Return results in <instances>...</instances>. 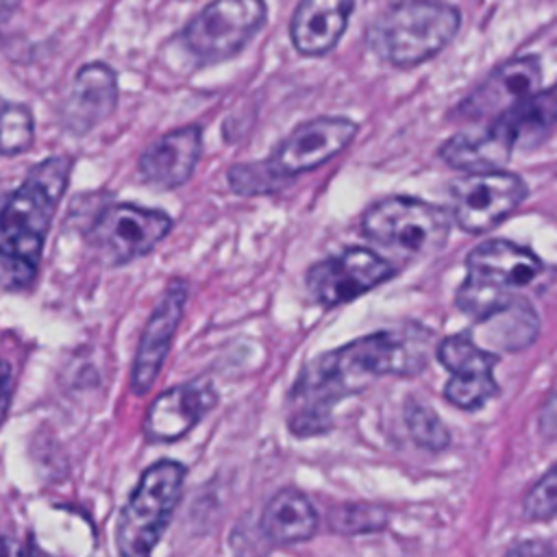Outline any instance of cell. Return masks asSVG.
I'll return each instance as SVG.
<instances>
[{
    "label": "cell",
    "instance_id": "19",
    "mask_svg": "<svg viewBox=\"0 0 557 557\" xmlns=\"http://www.w3.org/2000/svg\"><path fill=\"white\" fill-rule=\"evenodd\" d=\"M476 344L494 350H522L537 339L540 318L524 296H513L505 305L474 320Z\"/></svg>",
    "mask_w": 557,
    "mask_h": 557
},
{
    "label": "cell",
    "instance_id": "27",
    "mask_svg": "<svg viewBox=\"0 0 557 557\" xmlns=\"http://www.w3.org/2000/svg\"><path fill=\"white\" fill-rule=\"evenodd\" d=\"M13 370L7 361H0V424L7 418L9 405H11V396H13Z\"/></svg>",
    "mask_w": 557,
    "mask_h": 557
},
{
    "label": "cell",
    "instance_id": "24",
    "mask_svg": "<svg viewBox=\"0 0 557 557\" xmlns=\"http://www.w3.org/2000/svg\"><path fill=\"white\" fill-rule=\"evenodd\" d=\"M228 185L235 194L242 196H257V194H274L283 189L289 181L276 174V170L270 165L268 159L261 161H248V163H235L231 165Z\"/></svg>",
    "mask_w": 557,
    "mask_h": 557
},
{
    "label": "cell",
    "instance_id": "22",
    "mask_svg": "<svg viewBox=\"0 0 557 557\" xmlns=\"http://www.w3.org/2000/svg\"><path fill=\"white\" fill-rule=\"evenodd\" d=\"M35 141V120L26 104L0 100V157L26 152Z\"/></svg>",
    "mask_w": 557,
    "mask_h": 557
},
{
    "label": "cell",
    "instance_id": "14",
    "mask_svg": "<svg viewBox=\"0 0 557 557\" xmlns=\"http://www.w3.org/2000/svg\"><path fill=\"white\" fill-rule=\"evenodd\" d=\"M185 302L187 285L183 281H172L141 331V339L131 372L133 394L144 396L159 376L161 366L170 352L172 339L176 335V329L181 324Z\"/></svg>",
    "mask_w": 557,
    "mask_h": 557
},
{
    "label": "cell",
    "instance_id": "21",
    "mask_svg": "<svg viewBox=\"0 0 557 557\" xmlns=\"http://www.w3.org/2000/svg\"><path fill=\"white\" fill-rule=\"evenodd\" d=\"M405 424L411 440L429 453H442L450 446V433L437 411L416 398H407L405 403Z\"/></svg>",
    "mask_w": 557,
    "mask_h": 557
},
{
    "label": "cell",
    "instance_id": "15",
    "mask_svg": "<svg viewBox=\"0 0 557 557\" xmlns=\"http://www.w3.org/2000/svg\"><path fill=\"white\" fill-rule=\"evenodd\" d=\"M218 403V394L207 381H189L161 392L146 411L141 431L148 442H174L189 433L200 418Z\"/></svg>",
    "mask_w": 557,
    "mask_h": 557
},
{
    "label": "cell",
    "instance_id": "16",
    "mask_svg": "<svg viewBox=\"0 0 557 557\" xmlns=\"http://www.w3.org/2000/svg\"><path fill=\"white\" fill-rule=\"evenodd\" d=\"M117 104V76L102 61L83 65L61 107V124L72 135H87L104 122Z\"/></svg>",
    "mask_w": 557,
    "mask_h": 557
},
{
    "label": "cell",
    "instance_id": "25",
    "mask_svg": "<svg viewBox=\"0 0 557 557\" xmlns=\"http://www.w3.org/2000/svg\"><path fill=\"white\" fill-rule=\"evenodd\" d=\"M522 518L529 522L557 518V463L527 490L522 498Z\"/></svg>",
    "mask_w": 557,
    "mask_h": 557
},
{
    "label": "cell",
    "instance_id": "4",
    "mask_svg": "<svg viewBox=\"0 0 557 557\" xmlns=\"http://www.w3.org/2000/svg\"><path fill=\"white\" fill-rule=\"evenodd\" d=\"M544 272V261L531 248L509 239L483 242L466 257V278L455 305L476 320L511 300L518 289L531 287Z\"/></svg>",
    "mask_w": 557,
    "mask_h": 557
},
{
    "label": "cell",
    "instance_id": "28",
    "mask_svg": "<svg viewBox=\"0 0 557 557\" xmlns=\"http://www.w3.org/2000/svg\"><path fill=\"white\" fill-rule=\"evenodd\" d=\"M17 7H20V0H0V30L17 11Z\"/></svg>",
    "mask_w": 557,
    "mask_h": 557
},
{
    "label": "cell",
    "instance_id": "7",
    "mask_svg": "<svg viewBox=\"0 0 557 557\" xmlns=\"http://www.w3.org/2000/svg\"><path fill=\"white\" fill-rule=\"evenodd\" d=\"M265 17L263 0H213L187 22L183 44L202 63L226 61L244 50Z\"/></svg>",
    "mask_w": 557,
    "mask_h": 557
},
{
    "label": "cell",
    "instance_id": "10",
    "mask_svg": "<svg viewBox=\"0 0 557 557\" xmlns=\"http://www.w3.org/2000/svg\"><path fill=\"white\" fill-rule=\"evenodd\" d=\"M396 274V268L370 248L352 246L309 265L305 285L322 307L346 305Z\"/></svg>",
    "mask_w": 557,
    "mask_h": 557
},
{
    "label": "cell",
    "instance_id": "17",
    "mask_svg": "<svg viewBox=\"0 0 557 557\" xmlns=\"http://www.w3.org/2000/svg\"><path fill=\"white\" fill-rule=\"evenodd\" d=\"M202 131L196 124L165 133L150 144L137 163L139 176L159 189H176L185 185L200 159Z\"/></svg>",
    "mask_w": 557,
    "mask_h": 557
},
{
    "label": "cell",
    "instance_id": "2",
    "mask_svg": "<svg viewBox=\"0 0 557 557\" xmlns=\"http://www.w3.org/2000/svg\"><path fill=\"white\" fill-rule=\"evenodd\" d=\"M70 172V157H48L28 170L17 189L0 198V283L9 289L33 283Z\"/></svg>",
    "mask_w": 557,
    "mask_h": 557
},
{
    "label": "cell",
    "instance_id": "6",
    "mask_svg": "<svg viewBox=\"0 0 557 557\" xmlns=\"http://www.w3.org/2000/svg\"><path fill=\"white\" fill-rule=\"evenodd\" d=\"M361 233L381 246L426 257L446 244L450 215L440 205L420 198L387 196L363 211Z\"/></svg>",
    "mask_w": 557,
    "mask_h": 557
},
{
    "label": "cell",
    "instance_id": "5",
    "mask_svg": "<svg viewBox=\"0 0 557 557\" xmlns=\"http://www.w3.org/2000/svg\"><path fill=\"white\" fill-rule=\"evenodd\" d=\"M185 466L172 459H161L141 474L115 529L122 555H148L157 546L181 500Z\"/></svg>",
    "mask_w": 557,
    "mask_h": 557
},
{
    "label": "cell",
    "instance_id": "9",
    "mask_svg": "<svg viewBox=\"0 0 557 557\" xmlns=\"http://www.w3.org/2000/svg\"><path fill=\"white\" fill-rule=\"evenodd\" d=\"M522 176L505 170L461 172L448 185L450 211L466 233H485L507 220L527 198Z\"/></svg>",
    "mask_w": 557,
    "mask_h": 557
},
{
    "label": "cell",
    "instance_id": "11",
    "mask_svg": "<svg viewBox=\"0 0 557 557\" xmlns=\"http://www.w3.org/2000/svg\"><path fill=\"white\" fill-rule=\"evenodd\" d=\"M437 361L450 372L444 398L459 409H479L498 394L494 368L498 357L476 344L472 335L457 333L444 337L435 348Z\"/></svg>",
    "mask_w": 557,
    "mask_h": 557
},
{
    "label": "cell",
    "instance_id": "8",
    "mask_svg": "<svg viewBox=\"0 0 557 557\" xmlns=\"http://www.w3.org/2000/svg\"><path fill=\"white\" fill-rule=\"evenodd\" d=\"M170 231L172 218L165 211L120 202L96 215L87 242L104 265H124L148 255Z\"/></svg>",
    "mask_w": 557,
    "mask_h": 557
},
{
    "label": "cell",
    "instance_id": "13",
    "mask_svg": "<svg viewBox=\"0 0 557 557\" xmlns=\"http://www.w3.org/2000/svg\"><path fill=\"white\" fill-rule=\"evenodd\" d=\"M542 81V65L537 57H516L492 70L455 109L461 120H487L505 113L533 91Z\"/></svg>",
    "mask_w": 557,
    "mask_h": 557
},
{
    "label": "cell",
    "instance_id": "3",
    "mask_svg": "<svg viewBox=\"0 0 557 557\" xmlns=\"http://www.w3.org/2000/svg\"><path fill=\"white\" fill-rule=\"evenodd\" d=\"M461 26L457 7L442 0H403L370 26L379 57L396 67H416L435 57Z\"/></svg>",
    "mask_w": 557,
    "mask_h": 557
},
{
    "label": "cell",
    "instance_id": "23",
    "mask_svg": "<svg viewBox=\"0 0 557 557\" xmlns=\"http://www.w3.org/2000/svg\"><path fill=\"white\" fill-rule=\"evenodd\" d=\"M387 509L372 503H342L329 509L326 524L339 535H361L381 531L387 524Z\"/></svg>",
    "mask_w": 557,
    "mask_h": 557
},
{
    "label": "cell",
    "instance_id": "20",
    "mask_svg": "<svg viewBox=\"0 0 557 557\" xmlns=\"http://www.w3.org/2000/svg\"><path fill=\"white\" fill-rule=\"evenodd\" d=\"M259 527L268 542L289 546L309 542L320 527V518L302 492L281 487L263 507Z\"/></svg>",
    "mask_w": 557,
    "mask_h": 557
},
{
    "label": "cell",
    "instance_id": "12",
    "mask_svg": "<svg viewBox=\"0 0 557 557\" xmlns=\"http://www.w3.org/2000/svg\"><path fill=\"white\" fill-rule=\"evenodd\" d=\"M357 131L359 124L348 117H313L298 124L265 159L276 174L292 181L294 176L311 172L344 152Z\"/></svg>",
    "mask_w": 557,
    "mask_h": 557
},
{
    "label": "cell",
    "instance_id": "26",
    "mask_svg": "<svg viewBox=\"0 0 557 557\" xmlns=\"http://www.w3.org/2000/svg\"><path fill=\"white\" fill-rule=\"evenodd\" d=\"M537 429L542 435L557 440V392L544 403L537 418Z\"/></svg>",
    "mask_w": 557,
    "mask_h": 557
},
{
    "label": "cell",
    "instance_id": "1",
    "mask_svg": "<svg viewBox=\"0 0 557 557\" xmlns=\"http://www.w3.org/2000/svg\"><path fill=\"white\" fill-rule=\"evenodd\" d=\"M429 329L407 324L385 329L342 348L318 355L302 366L287 400V426L296 437L322 435L331 429L337 400L361 392L379 376H413L429 363Z\"/></svg>",
    "mask_w": 557,
    "mask_h": 557
},
{
    "label": "cell",
    "instance_id": "18",
    "mask_svg": "<svg viewBox=\"0 0 557 557\" xmlns=\"http://www.w3.org/2000/svg\"><path fill=\"white\" fill-rule=\"evenodd\" d=\"M352 7L355 0H300L289 22L294 48L305 57L331 52L348 26Z\"/></svg>",
    "mask_w": 557,
    "mask_h": 557
}]
</instances>
